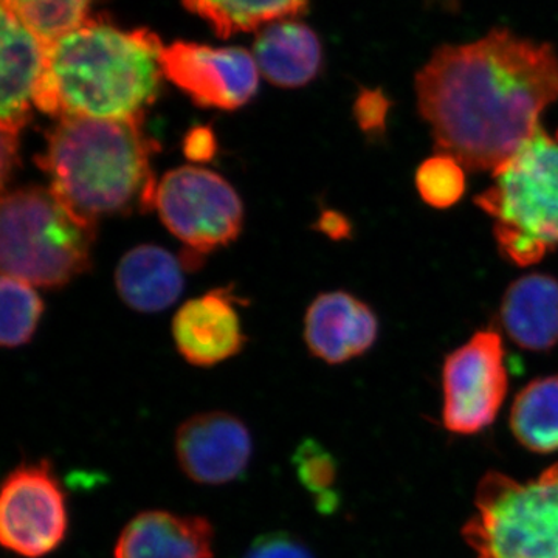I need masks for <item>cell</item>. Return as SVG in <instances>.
<instances>
[{
    "label": "cell",
    "instance_id": "1",
    "mask_svg": "<svg viewBox=\"0 0 558 558\" xmlns=\"http://www.w3.org/2000/svg\"><path fill=\"white\" fill-rule=\"evenodd\" d=\"M417 110L438 153L465 170L497 171L537 134L558 101V54L548 43L494 28L444 44L414 78Z\"/></svg>",
    "mask_w": 558,
    "mask_h": 558
},
{
    "label": "cell",
    "instance_id": "2",
    "mask_svg": "<svg viewBox=\"0 0 558 558\" xmlns=\"http://www.w3.org/2000/svg\"><path fill=\"white\" fill-rule=\"evenodd\" d=\"M163 47L148 28L87 20L47 47L33 106L58 120H143L159 97Z\"/></svg>",
    "mask_w": 558,
    "mask_h": 558
},
{
    "label": "cell",
    "instance_id": "3",
    "mask_svg": "<svg viewBox=\"0 0 558 558\" xmlns=\"http://www.w3.org/2000/svg\"><path fill=\"white\" fill-rule=\"evenodd\" d=\"M142 121L65 117L47 135L36 163L76 215L97 223L137 205L154 207L150 154L156 146L143 134Z\"/></svg>",
    "mask_w": 558,
    "mask_h": 558
},
{
    "label": "cell",
    "instance_id": "4",
    "mask_svg": "<svg viewBox=\"0 0 558 558\" xmlns=\"http://www.w3.org/2000/svg\"><path fill=\"white\" fill-rule=\"evenodd\" d=\"M95 222L76 215L51 189L3 193L0 269L33 288L69 284L90 267Z\"/></svg>",
    "mask_w": 558,
    "mask_h": 558
},
{
    "label": "cell",
    "instance_id": "5",
    "mask_svg": "<svg viewBox=\"0 0 558 558\" xmlns=\"http://www.w3.org/2000/svg\"><path fill=\"white\" fill-rule=\"evenodd\" d=\"M494 222L502 258L519 267L545 259L558 248V135L539 128L526 145L492 172L475 197Z\"/></svg>",
    "mask_w": 558,
    "mask_h": 558
},
{
    "label": "cell",
    "instance_id": "6",
    "mask_svg": "<svg viewBox=\"0 0 558 558\" xmlns=\"http://www.w3.org/2000/svg\"><path fill=\"white\" fill-rule=\"evenodd\" d=\"M462 538L476 558H558V462L534 480L487 472Z\"/></svg>",
    "mask_w": 558,
    "mask_h": 558
},
{
    "label": "cell",
    "instance_id": "7",
    "mask_svg": "<svg viewBox=\"0 0 558 558\" xmlns=\"http://www.w3.org/2000/svg\"><path fill=\"white\" fill-rule=\"evenodd\" d=\"M154 207L165 227L201 255L229 245L244 226L240 194L222 175L205 168L168 171L157 185Z\"/></svg>",
    "mask_w": 558,
    "mask_h": 558
},
{
    "label": "cell",
    "instance_id": "8",
    "mask_svg": "<svg viewBox=\"0 0 558 558\" xmlns=\"http://www.w3.org/2000/svg\"><path fill=\"white\" fill-rule=\"evenodd\" d=\"M508 391L501 336L490 329L478 330L444 362V427L453 435H478L494 424Z\"/></svg>",
    "mask_w": 558,
    "mask_h": 558
},
{
    "label": "cell",
    "instance_id": "9",
    "mask_svg": "<svg viewBox=\"0 0 558 558\" xmlns=\"http://www.w3.org/2000/svg\"><path fill=\"white\" fill-rule=\"evenodd\" d=\"M68 529V501L49 461L22 464L7 476L0 495L3 548L43 558L60 548Z\"/></svg>",
    "mask_w": 558,
    "mask_h": 558
},
{
    "label": "cell",
    "instance_id": "10",
    "mask_svg": "<svg viewBox=\"0 0 558 558\" xmlns=\"http://www.w3.org/2000/svg\"><path fill=\"white\" fill-rule=\"evenodd\" d=\"M161 70L201 108L236 110L247 105L259 86L255 58L240 47L172 43L161 51Z\"/></svg>",
    "mask_w": 558,
    "mask_h": 558
},
{
    "label": "cell",
    "instance_id": "11",
    "mask_svg": "<svg viewBox=\"0 0 558 558\" xmlns=\"http://www.w3.org/2000/svg\"><path fill=\"white\" fill-rule=\"evenodd\" d=\"M253 440L240 417L226 411L194 414L175 435L180 469L193 483L223 486L245 475Z\"/></svg>",
    "mask_w": 558,
    "mask_h": 558
},
{
    "label": "cell",
    "instance_id": "12",
    "mask_svg": "<svg viewBox=\"0 0 558 558\" xmlns=\"http://www.w3.org/2000/svg\"><path fill=\"white\" fill-rule=\"evenodd\" d=\"M236 299L230 289H215L183 304L172 318V339L186 362L201 368L240 354L245 343Z\"/></svg>",
    "mask_w": 558,
    "mask_h": 558
},
{
    "label": "cell",
    "instance_id": "13",
    "mask_svg": "<svg viewBox=\"0 0 558 558\" xmlns=\"http://www.w3.org/2000/svg\"><path fill=\"white\" fill-rule=\"evenodd\" d=\"M379 337V318L368 304L343 290L312 301L304 317V340L312 355L341 365L366 354Z\"/></svg>",
    "mask_w": 558,
    "mask_h": 558
},
{
    "label": "cell",
    "instance_id": "14",
    "mask_svg": "<svg viewBox=\"0 0 558 558\" xmlns=\"http://www.w3.org/2000/svg\"><path fill=\"white\" fill-rule=\"evenodd\" d=\"M0 128L2 134L20 135L31 121L33 97L46 64L47 47L10 10H0Z\"/></svg>",
    "mask_w": 558,
    "mask_h": 558
},
{
    "label": "cell",
    "instance_id": "15",
    "mask_svg": "<svg viewBox=\"0 0 558 558\" xmlns=\"http://www.w3.org/2000/svg\"><path fill=\"white\" fill-rule=\"evenodd\" d=\"M213 543L207 519L146 510L124 526L113 558H213Z\"/></svg>",
    "mask_w": 558,
    "mask_h": 558
},
{
    "label": "cell",
    "instance_id": "16",
    "mask_svg": "<svg viewBox=\"0 0 558 558\" xmlns=\"http://www.w3.org/2000/svg\"><path fill=\"white\" fill-rule=\"evenodd\" d=\"M499 323L521 349L546 352L558 347V279L527 274L506 289Z\"/></svg>",
    "mask_w": 558,
    "mask_h": 558
},
{
    "label": "cell",
    "instance_id": "17",
    "mask_svg": "<svg viewBox=\"0 0 558 558\" xmlns=\"http://www.w3.org/2000/svg\"><path fill=\"white\" fill-rule=\"evenodd\" d=\"M252 54L260 75L282 89L306 86L317 78L323 65L317 33L295 20L266 25L256 36Z\"/></svg>",
    "mask_w": 558,
    "mask_h": 558
},
{
    "label": "cell",
    "instance_id": "18",
    "mask_svg": "<svg viewBox=\"0 0 558 558\" xmlns=\"http://www.w3.org/2000/svg\"><path fill=\"white\" fill-rule=\"evenodd\" d=\"M119 295L131 310L160 312L178 301L183 290L180 260L159 245H138L121 258L116 270Z\"/></svg>",
    "mask_w": 558,
    "mask_h": 558
},
{
    "label": "cell",
    "instance_id": "19",
    "mask_svg": "<svg viewBox=\"0 0 558 558\" xmlns=\"http://www.w3.org/2000/svg\"><path fill=\"white\" fill-rule=\"evenodd\" d=\"M509 425L524 449L558 453V373L529 381L521 389L510 409Z\"/></svg>",
    "mask_w": 558,
    "mask_h": 558
},
{
    "label": "cell",
    "instance_id": "20",
    "mask_svg": "<svg viewBox=\"0 0 558 558\" xmlns=\"http://www.w3.org/2000/svg\"><path fill=\"white\" fill-rule=\"evenodd\" d=\"M190 13L211 25L220 38L258 31L263 25L293 20L304 13L310 0H182Z\"/></svg>",
    "mask_w": 558,
    "mask_h": 558
},
{
    "label": "cell",
    "instance_id": "21",
    "mask_svg": "<svg viewBox=\"0 0 558 558\" xmlns=\"http://www.w3.org/2000/svg\"><path fill=\"white\" fill-rule=\"evenodd\" d=\"M92 0H2L10 10L35 33L46 47L78 28L87 21Z\"/></svg>",
    "mask_w": 558,
    "mask_h": 558
},
{
    "label": "cell",
    "instance_id": "22",
    "mask_svg": "<svg viewBox=\"0 0 558 558\" xmlns=\"http://www.w3.org/2000/svg\"><path fill=\"white\" fill-rule=\"evenodd\" d=\"M33 286L2 275L0 281V344L20 348L27 344L38 329L44 312L43 300Z\"/></svg>",
    "mask_w": 558,
    "mask_h": 558
},
{
    "label": "cell",
    "instance_id": "23",
    "mask_svg": "<svg viewBox=\"0 0 558 558\" xmlns=\"http://www.w3.org/2000/svg\"><path fill=\"white\" fill-rule=\"evenodd\" d=\"M414 183L421 199L436 209L453 207L468 190L464 165L446 153H436L422 161L414 175Z\"/></svg>",
    "mask_w": 558,
    "mask_h": 558
},
{
    "label": "cell",
    "instance_id": "24",
    "mask_svg": "<svg viewBox=\"0 0 558 558\" xmlns=\"http://www.w3.org/2000/svg\"><path fill=\"white\" fill-rule=\"evenodd\" d=\"M293 465L300 483L317 498L318 508H336L337 465L328 451L315 440L306 439L293 454Z\"/></svg>",
    "mask_w": 558,
    "mask_h": 558
},
{
    "label": "cell",
    "instance_id": "25",
    "mask_svg": "<svg viewBox=\"0 0 558 558\" xmlns=\"http://www.w3.org/2000/svg\"><path fill=\"white\" fill-rule=\"evenodd\" d=\"M389 109H391V101L384 90L366 89V87L359 92L352 108L360 130L374 137L384 134L387 130Z\"/></svg>",
    "mask_w": 558,
    "mask_h": 558
},
{
    "label": "cell",
    "instance_id": "26",
    "mask_svg": "<svg viewBox=\"0 0 558 558\" xmlns=\"http://www.w3.org/2000/svg\"><path fill=\"white\" fill-rule=\"evenodd\" d=\"M244 558H314V556L299 538L286 532H275V534L256 538Z\"/></svg>",
    "mask_w": 558,
    "mask_h": 558
},
{
    "label": "cell",
    "instance_id": "27",
    "mask_svg": "<svg viewBox=\"0 0 558 558\" xmlns=\"http://www.w3.org/2000/svg\"><path fill=\"white\" fill-rule=\"evenodd\" d=\"M216 137L209 128H193L183 140V153L190 161H208L215 157Z\"/></svg>",
    "mask_w": 558,
    "mask_h": 558
},
{
    "label": "cell",
    "instance_id": "28",
    "mask_svg": "<svg viewBox=\"0 0 558 558\" xmlns=\"http://www.w3.org/2000/svg\"><path fill=\"white\" fill-rule=\"evenodd\" d=\"M318 227L323 233L328 234L332 240H341V238H347L349 234V223L347 218L339 215L336 211H326L319 216Z\"/></svg>",
    "mask_w": 558,
    "mask_h": 558
},
{
    "label": "cell",
    "instance_id": "29",
    "mask_svg": "<svg viewBox=\"0 0 558 558\" xmlns=\"http://www.w3.org/2000/svg\"><path fill=\"white\" fill-rule=\"evenodd\" d=\"M17 138L20 135L2 134V183L5 189L7 180L13 174L17 165Z\"/></svg>",
    "mask_w": 558,
    "mask_h": 558
}]
</instances>
